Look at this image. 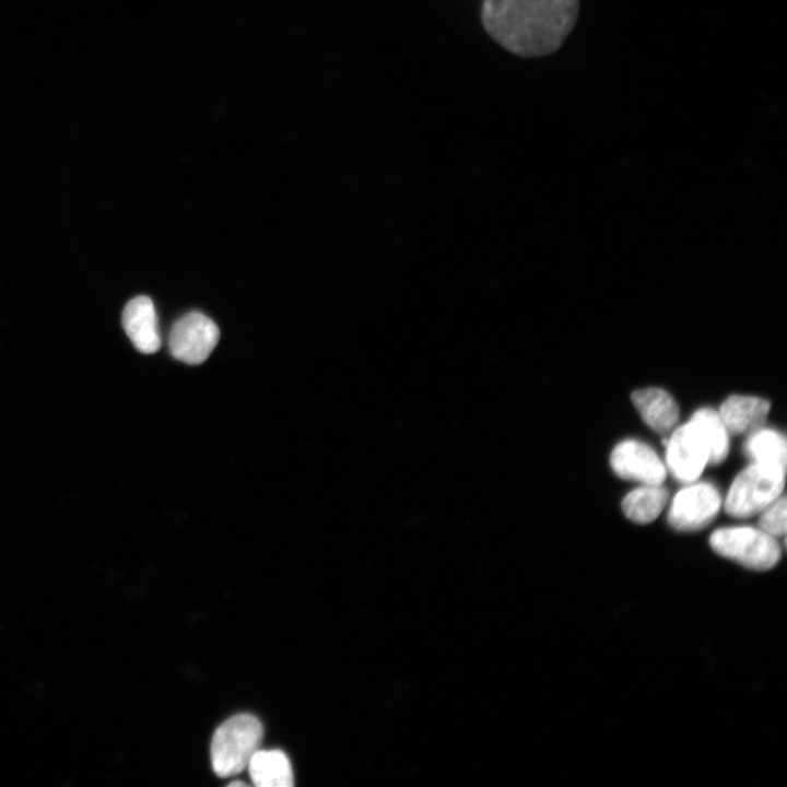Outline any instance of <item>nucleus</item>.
Masks as SVG:
<instances>
[{"instance_id": "nucleus-1", "label": "nucleus", "mask_w": 787, "mask_h": 787, "mask_svg": "<svg viewBox=\"0 0 787 787\" xmlns=\"http://www.w3.org/2000/svg\"><path fill=\"white\" fill-rule=\"evenodd\" d=\"M578 13L579 0H484L482 21L507 50L541 57L562 46Z\"/></svg>"}, {"instance_id": "nucleus-2", "label": "nucleus", "mask_w": 787, "mask_h": 787, "mask_svg": "<svg viewBox=\"0 0 787 787\" xmlns=\"http://www.w3.org/2000/svg\"><path fill=\"white\" fill-rule=\"evenodd\" d=\"M262 737V725L251 714H237L222 723L211 741V762L215 774L230 777L247 768L251 756L260 749Z\"/></svg>"}, {"instance_id": "nucleus-3", "label": "nucleus", "mask_w": 787, "mask_h": 787, "mask_svg": "<svg viewBox=\"0 0 787 787\" xmlns=\"http://www.w3.org/2000/svg\"><path fill=\"white\" fill-rule=\"evenodd\" d=\"M784 484V468L754 462L733 480L725 502L726 512L738 518L761 513L783 493Z\"/></svg>"}, {"instance_id": "nucleus-4", "label": "nucleus", "mask_w": 787, "mask_h": 787, "mask_svg": "<svg viewBox=\"0 0 787 787\" xmlns=\"http://www.w3.org/2000/svg\"><path fill=\"white\" fill-rule=\"evenodd\" d=\"M709 544L719 555L750 569H771L782 557L776 538L760 528H720L710 535Z\"/></svg>"}, {"instance_id": "nucleus-5", "label": "nucleus", "mask_w": 787, "mask_h": 787, "mask_svg": "<svg viewBox=\"0 0 787 787\" xmlns=\"http://www.w3.org/2000/svg\"><path fill=\"white\" fill-rule=\"evenodd\" d=\"M220 331L215 322L200 312H189L173 325L169 352L178 361L189 365L203 363L219 342Z\"/></svg>"}, {"instance_id": "nucleus-6", "label": "nucleus", "mask_w": 787, "mask_h": 787, "mask_svg": "<svg viewBox=\"0 0 787 787\" xmlns=\"http://www.w3.org/2000/svg\"><path fill=\"white\" fill-rule=\"evenodd\" d=\"M721 504L719 491L709 482H698L680 490L668 512L669 525L680 531L706 527Z\"/></svg>"}, {"instance_id": "nucleus-7", "label": "nucleus", "mask_w": 787, "mask_h": 787, "mask_svg": "<svg viewBox=\"0 0 787 787\" xmlns=\"http://www.w3.org/2000/svg\"><path fill=\"white\" fill-rule=\"evenodd\" d=\"M666 459L672 475L692 483L708 463L709 449L700 428L691 421L678 427L667 441Z\"/></svg>"}, {"instance_id": "nucleus-8", "label": "nucleus", "mask_w": 787, "mask_h": 787, "mask_svg": "<svg viewBox=\"0 0 787 787\" xmlns=\"http://www.w3.org/2000/svg\"><path fill=\"white\" fill-rule=\"evenodd\" d=\"M610 463L622 479L643 484H661L666 469L657 453L648 445L627 439L618 444L611 453Z\"/></svg>"}, {"instance_id": "nucleus-9", "label": "nucleus", "mask_w": 787, "mask_h": 787, "mask_svg": "<svg viewBox=\"0 0 787 787\" xmlns=\"http://www.w3.org/2000/svg\"><path fill=\"white\" fill-rule=\"evenodd\" d=\"M122 326L139 352L152 354L160 350L157 315L150 297L136 296L126 304L122 312Z\"/></svg>"}, {"instance_id": "nucleus-10", "label": "nucleus", "mask_w": 787, "mask_h": 787, "mask_svg": "<svg viewBox=\"0 0 787 787\" xmlns=\"http://www.w3.org/2000/svg\"><path fill=\"white\" fill-rule=\"evenodd\" d=\"M770 401L749 396H730L720 406L719 415L731 434H741L761 427L770 411Z\"/></svg>"}, {"instance_id": "nucleus-11", "label": "nucleus", "mask_w": 787, "mask_h": 787, "mask_svg": "<svg viewBox=\"0 0 787 787\" xmlns=\"http://www.w3.org/2000/svg\"><path fill=\"white\" fill-rule=\"evenodd\" d=\"M632 401L643 420L656 432H669L679 420V409L673 398L663 389L635 390Z\"/></svg>"}, {"instance_id": "nucleus-12", "label": "nucleus", "mask_w": 787, "mask_h": 787, "mask_svg": "<svg viewBox=\"0 0 787 787\" xmlns=\"http://www.w3.org/2000/svg\"><path fill=\"white\" fill-rule=\"evenodd\" d=\"M252 784L258 787H291L293 772L281 750H257L247 765Z\"/></svg>"}, {"instance_id": "nucleus-13", "label": "nucleus", "mask_w": 787, "mask_h": 787, "mask_svg": "<svg viewBox=\"0 0 787 787\" xmlns=\"http://www.w3.org/2000/svg\"><path fill=\"white\" fill-rule=\"evenodd\" d=\"M669 492L661 484H644L630 492L622 502L625 516L638 524L653 521L663 509Z\"/></svg>"}, {"instance_id": "nucleus-14", "label": "nucleus", "mask_w": 787, "mask_h": 787, "mask_svg": "<svg viewBox=\"0 0 787 787\" xmlns=\"http://www.w3.org/2000/svg\"><path fill=\"white\" fill-rule=\"evenodd\" d=\"M702 432L709 449L708 463L723 462L729 450L728 431L719 413L710 408H702L690 419Z\"/></svg>"}, {"instance_id": "nucleus-15", "label": "nucleus", "mask_w": 787, "mask_h": 787, "mask_svg": "<svg viewBox=\"0 0 787 787\" xmlns=\"http://www.w3.org/2000/svg\"><path fill=\"white\" fill-rule=\"evenodd\" d=\"M745 454L754 461L786 468V439L772 428L755 430L744 444Z\"/></svg>"}, {"instance_id": "nucleus-16", "label": "nucleus", "mask_w": 787, "mask_h": 787, "mask_svg": "<svg viewBox=\"0 0 787 787\" xmlns=\"http://www.w3.org/2000/svg\"><path fill=\"white\" fill-rule=\"evenodd\" d=\"M786 508V496L780 494L762 510L759 528L775 538L785 536Z\"/></svg>"}, {"instance_id": "nucleus-17", "label": "nucleus", "mask_w": 787, "mask_h": 787, "mask_svg": "<svg viewBox=\"0 0 787 787\" xmlns=\"http://www.w3.org/2000/svg\"><path fill=\"white\" fill-rule=\"evenodd\" d=\"M230 786H246L247 784L244 782H232L228 784Z\"/></svg>"}]
</instances>
